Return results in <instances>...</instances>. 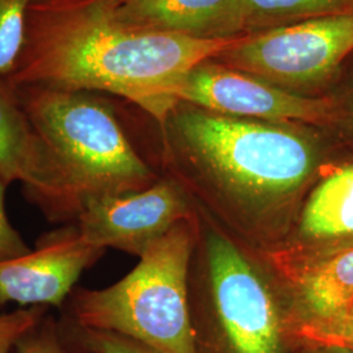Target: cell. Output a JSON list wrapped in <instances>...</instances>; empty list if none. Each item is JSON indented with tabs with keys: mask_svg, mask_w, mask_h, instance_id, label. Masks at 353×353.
Instances as JSON below:
<instances>
[{
	"mask_svg": "<svg viewBox=\"0 0 353 353\" xmlns=\"http://www.w3.org/2000/svg\"><path fill=\"white\" fill-rule=\"evenodd\" d=\"M126 26L196 38H230L239 0H108Z\"/></svg>",
	"mask_w": 353,
	"mask_h": 353,
	"instance_id": "cell-11",
	"label": "cell"
},
{
	"mask_svg": "<svg viewBox=\"0 0 353 353\" xmlns=\"http://www.w3.org/2000/svg\"><path fill=\"white\" fill-rule=\"evenodd\" d=\"M19 101L63 170L80 205L147 189L157 176L127 138L113 109L88 90L16 87Z\"/></svg>",
	"mask_w": 353,
	"mask_h": 353,
	"instance_id": "cell-3",
	"label": "cell"
},
{
	"mask_svg": "<svg viewBox=\"0 0 353 353\" xmlns=\"http://www.w3.org/2000/svg\"><path fill=\"white\" fill-rule=\"evenodd\" d=\"M294 272L296 312L290 316L292 332L352 310L353 243L306 261Z\"/></svg>",
	"mask_w": 353,
	"mask_h": 353,
	"instance_id": "cell-12",
	"label": "cell"
},
{
	"mask_svg": "<svg viewBox=\"0 0 353 353\" xmlns=\"http://www.w3.org/2000/svg\"><path fill=\"white\" fill-rule=\"evenodd\" d=\"M199 64L179 92L181 103L212 113L268 122L325 126L339 121L341 105L330 97H306L224 64Z\"/></svg>",
	"mask_w": 353,
	"mask_h": 353,
	"instance_id": "cell-7",
	"label": "cell"
},
{
	"mask_svg": "<svg viewBox=\"0 0 353 353\" xmlns=\"http://www.w3.org/2000/svg\"><path fill=\"white\" fill-rule=\"evenodd\" d=\"M243 36L196 38L126 26L114 17L108 0H34L8 80L14 87L110 93L163 126L181 103L190 72Z\"/></svg>",
	"mask_w": 353,
	"mask_h": 353,
	"instance_id": "cell-1",
	"label": "cell"
},
{
	"mask_svg": "<svg viewBox=\"0 0 353 353\" xmlns=\"http://www.w3.org/2000/svg\"><path fill=\"white\" fill-rule=\"evenodd\" d=\"M296 344L353 353V309L341 316L293 331Z\"/></svg>",
	"mask_w": 353,
	"mask_h": 353,
	"instance_id": "cell-16",
	"label": "cell"
},
{
	"mask_svg": "<svg viewBox=\"0 0 353 353\" xmlns=\"http://www.w3.org/2000/svg\"><path fill=\"white\" fill-rule=\"evenodd\" d=\"M189 217L186 194L176 181L164 178L147 189L89 199L76 219V227L96 248H113L140 258Z\"/></svg>",
	"mask_w": 353,
	"mask_h": 353,
	"instance_id": "cell-8",
	"label": "cell"
},
{
	"mask_svg": "<svg viewBox=\"0 0 353 353\" xmlns=\"http://www.w3.org/2000/svg\"><path fill=\"white\" fill-rule=\"evenodd\" d=\"M293 353H347L339 350H330V348H321V347H312L305 344H297L293 350Z\"/></svg>",
	"mask_w": 353,
	"mask_h": 353,
	"instance_id": "cell-21",
	"label": "cell"
},
{
	"mask_svg": "<svg viewBox=\"0 0 353 353\" xmlns=\"http://www.w3.org/2000/svg\"><path fill=\"white\" fill-rule=\"evenodd\" d=\"M38 326L16 344V353H71L51 325H45L42 330H38Z\"/></svg>",
	"mask_w": 353,
	"mask_h": 353,
	"instance_id": "cell-20",
	"label": "cell"
},
{
	"mask_svg": "<svg viewBox=\"0 0 353 353\" xmlns=\"http://www.w3.org/2000/svg\"><path fill=\"white\" fill-rule=\"evenodd\" d=\"M299 233L309 242L353 239V164L338 168L316 185L303 207Z\"/></svg>",
	"mask_w": 353,
	"mask_h": 353,
	"instance_id": "cell-13",
	"label": "cell"
},
{
	"mask_svg": "<svg viewBox=\"0 0 353 353\" xmlns=\"http://www.w3.org/2000/svg\"><path fill=\"white\" fill-rule=\"evenodd\" d=\"M352 52L353 14H345L245 34L214 61L281 88H305L328 80Z\"/></svg>",
	"mask_w": 353,
	"mask_h": 353,
	"instance_id": "cell-6",
	"label": "cell"
},
{
	"mask_svg": "<svg viewBox=\"0 0 353 353\" xmlns=\"http://www.w3.org/2000/svg\"><path fill=\"white\" fill-rule=\"evenodd\" d=\"M103 252L84 240L76 224L43 234L34 250L0 261V305L62 306Z\"/></svg>",
	"mask_w": 353,
	"mask_h": 353,
	"instance_id": "cell-10",
	"label": "cell"
},
{
	"mask_svg": "<svg viewBox=\"0 0 353 353\" xmlns=\"http://www.w3.org/2000/svg\"><path fill=\"white\" fill-rule=\"evenodd\" d=\"M8 185L0 179V261L17 258L32 252L21 234L12 227L6 212V190Z\"/></svg>",
	"mask_w": 353,
	"mask_h": 353,
	"instance_id": "cell-19",
	"label": "cell"
},
{
	"mask_svg": "<svg viewBox=\"0 0 353 353\" xmlns=\"http://www.w3.org/2000/svg\"><path fill=\"white\" fill-rule=\"evenodd\" d=\"M34 0H0V76L10 77L26 42L28 13Z\"/></svg>",
	"mask_w": 353,
	"mask_h": 353,
	"instance_id": "cell-15",
	"label": "cell"
},
{
	"mask_svg": "<svg viewBox=\"0 0 353 353\" xmlns=\"http://www.w3.org/2000/svg\"><path fill=\"white\" fill-rule=\"evenodd\" d=\"M353 14V0H239L234 34H255L307 20Z\"/></svg>",
	"mask_w": 353,
	"mask_h": 353,
	"instance_id": "cell-14",
	"label": "cell"
},
{
	"mask_svg": "<svg viewBox=\"0 0 353 353\" xmlns=\"http://www.w3.org/2000/svg\"><path fill=\"white\" fill-rule=\"evenodd\" d=\"M211 322L196 336L199 353H292L296 343L265 280L225 236L207 242Z\"/></svg>",
	"mask_w": 353,
	"mask_h": 353,
	"instance_id": "cell-5",
	"label": "cell"
},
{
	"mask_svg": "<svg viewBox=\"0 0 353 353\" xmlns=\"http://www.w3.org/2000/svg\"><path fill=\"white\" fill-rule=\"evenodd\" d=\"M165 125H172L181 145L221 186L254 202L294 195L316 164L309 140L271 123L176 108Z\"/></svg>",
	"mask_w": 353,
	"mask_h": 353,
	"instance_id": "cell-4",
	"label": "cell"
},
{
	"mask_svg": "<svg viewBox=\"0 0 353 353\" xmlns=\"http://www.w3.org/2000/svg\"><path fill=\"white\" fill-rule=\"evenodd\" d=\"M77 336L92 353H159L139 341L109 331L79 327Z\"/></svg>",
	"mask_w": 353,
	"mask_h": 353,
	"instance_id": "cell-18",
	"label": "cell"
},
{
	"mask_svg": "<svg viewBox=\"0 0 353 353\" xmlns=\"http://www.w3.org/2000/svg\"><path fill=\"white\" fill-rule=\"evenodd\" d=\"M46 306H32L0 316V353H10L13 347L41 323Z\"/></svg>",
	"mask_w": 353,
	"mask_h": 353,
	"instance_id": "cell-17",
	"label": "cell"
},
{
	"mask_svg": "<svg viewBox=\"0 0 353 353\" xmlns=\"http://www.w3.org/2000/svg\"><path fill=\"white\" fill-rule=\"evenodd\" d=\"M0 179L23 182L28 198L52 221L76 220L80 205L63 170L39 137L8 77L0 76Z\"/></svg>",
	"mask_w": 353,
	"mask_h": 353,
	"instance_id": "cell-9",
	"label": "cell"
},
{
	"mask_svg": "<svg viewBox=\"0 0 353 353\" xmlns=\"http://www.w3.org/2000/svg\"><path fill=\"white\" fill-rule=\"evenodd\" d=\"M192 245L190 221H182L122 280L105 290H72L76 326L115 332L159 353H199L188 300Z\"/></svg>",
	"mask_w": 353,
	"mask_h": 353,
	"instance_id": "cell-2",
	"label": "cell"
}]
</instances>
